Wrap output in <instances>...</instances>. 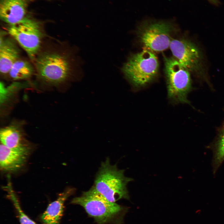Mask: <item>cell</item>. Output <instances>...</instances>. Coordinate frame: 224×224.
Returning <instances> with one entry per match:
<instances>
[{
	"mask_svg": "<svg viewBox=\"0 0 224 224\" xmlns=\"http://www.w3.org/2000/svg\"><path fill=\"white\" fill-rule=\"evenodd\" d=\"M174 57L184 67L192 70L198 67L200 61L198 49L184 39H172L169 47Z\"/></svg>",
	"mask_w": 224,
	"mask_h": 224,
	"instance_id": "cell-8",
	"label": "cell"
},
{
	"mask_svg": "<svg viewBox=\"0 0 224 224\" xmlns=\"http://www.w3.org/2000/svg\"><path fill=\"white\" fill-rule=\"evenodd\" d=\"M213 164L217 169L224 161V130L219 135L214 147Z\"/></svg>",
	"mask_w": 224,
	"mask_h": 224,
	"instance_id": "cell-15",
	"label": "cell"
},
{
	"mask_svg": "<svg viewBox=\"0 0 224 224\" xmlns=\"http://www.w3.org/2000/svg\"><path fill=\"white\" fill-rule=\"evenodd\" d=\"M71 203L84 208L97 224H122L128 208L110 202L93 186Z\"/></svg>",
	"mask_w": 224,
	"mask_h": 224,
	"instance_id": "cell-1",
	"label": "cell"
},
{
	"mask_svg": "<svg viewBox=\"0 0 224 224\" xmlns=\"http://www.w3.org/2000/svg\"><path fill=\"white\" fill-rule=\"evenodd\" d=\"M27 6V0H1L0 18L9 25L16 24L26 17Z\"/></svg>",
	"mask_w": 224,
	"mask_h": 224,
	"instance_id": "cell-10",
	"label": "cell"
},
{
	"mask_svg": "<svg viewBox=\"0 0 224 224\" xmlns=\"http://www.w3.org/2000/svg\"><path fill=\"white\" fill-rule=\"evenodd\" d=\"M7 30L34 61L40 51L43 36L39 23L26 16L18 23L9 25Z\"/></svg>",
	"mask_w": 224,
	"mask_h": 224,
	"instance_id": "cell-6",
	"label": "cell"
},
{
	"mask_svg": "<svg viewBox=\"0 0 224 224\" xmlns=\"http://www.w3.org/2000/svg\"><path fill=\"white\" fill-rule=\"evenodd\" d=\"M12 197L15 206L18 212L21 224H36L30 219L22 211L15 197L13 195L12 196Z\"/></svg>",
	"mask_w": 224,
	"mask_h": 224,
	"instance_id": "cell-16",
	"label": "cell"
},
{
	"mask_svg": "<svg viewBox=\"0 0 224 224\" xmlns=\"http://www.w3.org/2000/svg\"><path fill=\"white\" fill-rule=\"evenodd\" d=\"M158 69L159 63L154 53L144 49L131 56L124 64L123 71L133 86L138 89L154 80Z\"/></svg>",
	"mask_w": 224,
	"mask_h": 224,
	"instance_id": "cell-4",
	"label": "cell"
},
{
	"mask_svg": "<svg viewBox=\"0 0 224 224\" xmlns=\"http://www.w3.org/2000/svg\"><path fill=\"white\" fill-rule=\"evenodd\" d=\"M124 171L119 169L116 164L111 165L109 159L107 158L101 163L94 185L110 202L115 203L122 199L129 200L127 185L133 179L126 177Z\"/></svg>",
	"mask_w": 224,
	"mask_h": 224,
	"instance_id": "cell-3",
	"label": "cell"
},
{
	"mask_svg": "<svg viewBox=\"0 0 224 224\" xmlns=\"http://www.w3.org/2000/svg\"><path fill=\"white\" fill-rule=\"evenodd\" d=\"M211 0V1L213 2H214L216 1V0Z\"/></svg>",
	"mask_w": 224,
	"mask_h": 224,
	"instance_id": "cell-17",
	"label": "cell"
},
{
	"mask_svg": "<svg viewBox=\"0 0 224 224\" xmlns=\"http://www.w3.org/2000/svg\"><path fill=\"white\" fill-rule=\"evenodd\" d=\"M164 60L168 98L175 104L189 103L191 81L189 70L174 57H164Z\"/></svg>",
	"mask_w": 224,
	"mask_h": 224,
	"instance_id": "cell-5",
	"label": "cell"
},
{
	"mask_svg": "<svg viewBox=\"0 0 224 224\" xmlns=\"http://www.w3.org/2000/svg\"><path fill=\"white\" fill-rule=\"evenodd\" d=\"M173 30L172 26L166 22L148 23L139 28L137 35L144 49L160 52L170 47Z\"/></svg>",
	"mask_w": 224,
	"mask_h": 224,
	"instance_id": "cell-7",
	"label": "cell"
},
{
	"mask_svg": "<svg viewBox=\"0 0 224 224\" xmlns=\"http://www.w3.org/2000/svg\"><path fill=\"white\" fill-rule=\"evenodd\" d=\"M29 152L28 147L21 149L9 148L2 143L0 146V166L3 171H15L24 164Z\"/></svg>",
	"mask_w": 224,
	"mask_h": 224,
	"instance_id": "cell-9",
	"label": "cell"
},
{
	"mask_svg": "<svg viewBox=\"0 0 224 224\" xmlns=\"http://www.w3.org/2000/svg\"><path fill=\"white\" fill-rule=\"evenodd\" d=\"M1 143L13 149H21L27 147L22 143V137L19 130L13 126H7L0 130Z\"/></svg>",
	"mask_w": 224,
	"mask_h": 224,
	"instance_id": "cell-13",
	"label": "cell"
},
{
	"mask_svg": "<svg viewBox=\"0 0 224 224\" xmlns=\"http://www.w3.org/2000/svg\"><path fill=\"white\" fill-rule=\"evenodd\" d=\"M74 191V188H67L59 194L55 200L49 204L41 217L44 224H59L65 202Z\"/></svg>",
	"mask_w": 224,
	"mask_h": 224,
	"instance_id": "cell-12",
	"label": "cell"
},
{
	"mask_svg": "<svg viewBox=\"0 0 224 224\" xmlns=\"http://www.w3.org/2000/svg\"><path fill=\"white\" fill-rule=\"evenodd\" d=\"M57 49H49L38 54L34 62L37 77L51 85L65 81L71 72V63L68 56Z\"/></svg>",
	"mask_w": 224,
	"mask_h": 224,
	"instance_id": "cell-2",
	"label": "cell"
},
{
	"mask_svg": "<svg viewBox=\"0 0 224 224\" xmlns=\"http://www.w3.org/2000/svg\"><path fill=\"white\" fill-rule=\"evenodd\" d=\"M0 37V71L8 73L14 63L19 58L20 51L15 42L10 38Z\"/></svg>",
	"mask_w": 224,
	"mask_h": 224,
	"instance_id": "cell-11",
	"label": "cell"
},
{
	"mask_svg": "<svg viewBox=\"0 0 224 224\" xmlns=\"http://www.w3.org/2000/svg\"><path fill=\"white\" fill-rule=\"evenodd\" d=\"M34 72L33 67L29 62L19 58L14 63L8 74L13 79L18 80L30 77Z\"/></svg>",
	"mask_w": 224,
	"mask_h": 224,
	"instance_id": "cell-14",
	"label": "cell"
}]
</instances>
